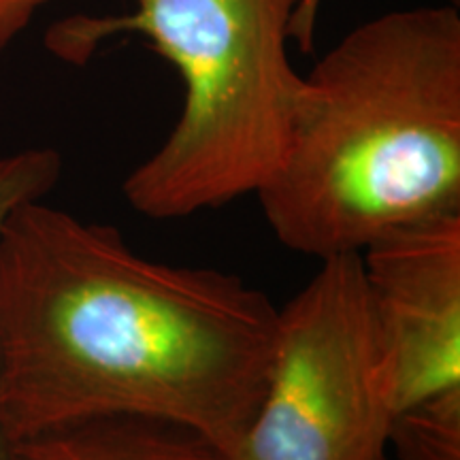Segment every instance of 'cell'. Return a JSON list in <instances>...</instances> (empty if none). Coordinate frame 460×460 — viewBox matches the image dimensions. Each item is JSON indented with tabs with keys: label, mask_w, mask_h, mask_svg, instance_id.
<instances>
[{
	"label": "cell",
	"mask_w": 460,
	"mask_h": 460,
	"mask_svg": "<svg viewBox=\"0 0 460 460\" xmlns=\"http://www.w3.org/2000/svg\"><path fill=\"white\" fill-rule=\"evenodd\" d=\"M279 307L239 275L141 256L41 200L0 230V430L135 418L226 456L261 405Z\"/></svg>",
	"instance_id": "obj_1"
},
{
	"label": "cell",
	"mask_w": 460,
	"mask_h": 460,
	"mask_svg": "<svg viewBox=\"0 0 460 460\" xmlns=\"http://www.w3.org/2000/svg\"><path fill=\"white\" fill-rule=\"evenodd\" d=\"M256 197L279 243L315 261L460 214L458 7L343 34L303 75L284 160Z\"/></svg>",
	"instance_id": "obj_2"
},
{
	"label": "cell",
	"mask_w": 460,
	"mask_h": 460,
	"mask_svg": "<svg viewBox=\"0 0 460 460\" xmlns=\"http://www.w3.org/2000/svg\"><path fill=\"white\" fill-rule=\"evenodd\" d=\"M124 15H75L49 48L85 65L102 41L139 34L183 84L166 141L124 180L137 214L177 220L258 194L279 169L303 75L288 56L301 0H132Z\"/></svg>",
	"instance_id": "obj_3"
},
{
	"label": "cell",
	"mask_w": 460,
	"mask_h": 460,
	"mask_svg": "<svg viewBox=\"0 0 460 460\" xmlns=\"http://www.w3.org/2000/svg\"><path fill=\"white\" fill-rule=\"evenodd\" d=\"M318 262L279 309L261 405L224 460H388L396 407L360 254Z\"/></svg>",
	"instance_id": "obj_4"
},
{
	"label": "cell",
	"mask_w": 460,
	"mask_h": 460,
	"mask_svg": "<svg viewBox=\"0 0 460 460\" xmlns=\"http://www.w3.org/2000/svg\"><path fill=\"white\" fill-rule=\"evenodd\" d=\"M396 413L460 388V214L405 224L360 252Z\"/></svg>",
	"instance_id": "obj_5"
},
{
	"label": "cell",
	"mask_w": 460,
	"mask_h": 460,
	"mask_svg": "<svg viewBox=\"0 0 460 460\" xmlns=\"http://www.w3.org/2000/svg\"><path fill=\"white\" fill-rule=\"evenodd\" d=\"M4 460H224L199 435L135 418L94 420L11 441Z\"/></svg>",
	"instance_id": "obj_6"
},
{
	"label": "cell",
	"mask_w": 460,
	"mask_h": 460,
	"mask_svg": "<svg viewBox=\"0 0 460 460\" xmlns=\"http://www.w3.org/2000/svg\"><path fill=\"white\" fill-rule=\"evenodd\" d=\"M390 450L399 460H460V388L396 413Z\"/></svg>",
	"instance_id": "obj_7"
},
{
	"label": "cell",
	"mask_w": 460,
	"mask_h": 460,
	"mask_svg": "<svg viewBox=\"0 0 460 460\" xmlns=\"http://www.w3.org/2000/svg\"><path fill=\"white\" fill-rule=\"evenodd\" d=\"M62 175L54 147H28L0 156V230L17 207L48 197Z\"/></svg>",
	"instance_id": "obj_8"
},
{
	"label": "cell",
	"mask_w": 460,
	"mask_h": 460,
	"mask_svg": "<svg viewBox=\"0 0 460 460\" xmlns=\"http://www.w3.org/2000/svg\"><path fill=\"white\" fill-rule=\"evenodd\" d=\"M49 0H0V54L31 26Z\"/></svg>",
	"instance_id": "obj_9"
},
{
	"label": "cell",
	"mask_w": 460,
	"mask_h": 460,
	"mask_svg": "<svg viewBox=\"0 0 460 460\" xmlns=\"http://www.w3.org/2000/svg\"><path fill=\"white\" fill-rule=\"evenodd\" d=\"M322 0H301L296 4L290 20V41H296L303 54H312L315 41V26H318Z\"/></svg>",
	"instance_id": "obj_10"
},
{
	"label": "cell",
	"mask_w": 460,
	"mask_h": 460,
	"mask_svg": "<svg viewBox=\"0 0 460 460\" xmlns=\"http://www.w3.org/2000/svg\"><path fill=\"white\" fill-rule=\"evenodd\" d=\"M7 447H9L7 437H4L3 430H0V460H4V454H7Z\"/></svg>",
	"instance_id": "obj_11"
}]
</instances>
